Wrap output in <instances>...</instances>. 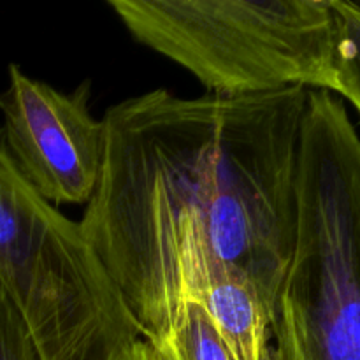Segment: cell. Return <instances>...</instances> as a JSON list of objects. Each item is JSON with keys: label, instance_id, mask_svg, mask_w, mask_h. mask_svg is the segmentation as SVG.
Here are the masks:
<instances>
[{"label": "cell", "instance_id": "obj_4", "mask_svg": "<svg viewBox=\"0 0 360 360\" xmlns=\"http://www.w3.org/2000/svg\"><path fill=\"white\" fill-rule=\"evenodd\" d=\"M0 285L42 360H115L141 329L84 239L14 165L0 129Z\"/></svg>", "mask_w": 360, "mask_h": 360}, {"label": "cell", "instance_id": "obj_5", "mask_svg": "<svg viewBox=\"0 0 360 360\" xmlns=\"http://www.w3.org/2000/svg\"><path fill=\"white\" fill-rule=\"evenodd\" d=\"M91 86L65 94L11 63L0 94L4 143L28 185L53 206L88 204L104 167V122L90 112Z\"/></svg>", "mask_w": 360, "mask_h": 360}, {"label": "cell", "instance_id": "obj_7", "mask_svg": "<svg viewBox=\"0 0 360 360\" xmlns=\"http://www.w3.org/2000/svg\"><path fill=\"white\" fill-rule=\"evenodd\" d=\"M153 345L165 360H236L202 306L193 301L179 304L167 330Z\"/></svg>", "mask_w": 360, "mask_h": 360}, {"label": "cell", "instance_id": "obj_6", "mask_svg": "<svg viewBox=\"0 0 360 360\" xmlns=\"http://www.w3.org/2000/svg\"><path fill=\"white\" fill-rule=\"evenodd\" d=\"M185 301L202 306L236 360H271L273 319L245 274L218 264L202 267L183 287Z\"/></svg>", "mask_w": 360, "mask_h": 360}, {"label": "cell", "instance_id": "obj_2", "mask_svg": "<svg viewBox=\"0 0 360 360\" xmlns=\"http://www.w3.org/2000/svg\"><path fill=\"white\" fill-rule=\"evenodd\" d=\"M271 360H360V134L347 104L309 91L297 220Z\"/></svg>", "mask_w": 360, "mask_h": 360}, {"label": "cell", "instance_id": "obj_1", "mask_svg": "<svg viewBox=\"0 0 360 360\" xmlns=\"http://www.w3.org/2000/svg\"><path fill=\"white\" fill-rule=\"evenodd\" d=\"M309 91L157 88L105 111L104 167L79 227L144 340L167 330L188 278L213 264L245 274L274 320Z\"/></svg>", "mask_w": 360, "mask_h": 360}, {"label": "cell", "instance_id": "obj_8", "mask_svg": "<svg viewBox=\"0 0 360 360\" xmlns=\"http://www.w3.org/2000/svg\"><path fill=\"white\" fill-rule=\"evenodd\" d=\"M336 23L334 69L338 97L348 101L360 116V4L330 0Z\"/></svg>", "mask_w": 360, "mask_h": 360}, {"label": "cell", "instance_id": "obj_10", "mask_svg": "<svg viewBox=\"0 0 360 360\" xmlns=\"http://www.w3.org/2000/svg\"><path fill=\"white\" fill-rule=\"evenodd\" d=\"M115 360H165V357L153 343L141 338L123 348Z\"/></svg>", "mask_w": 360, "mask_h": 360}, {"label": "cell", "instance_id": "obj_3", "mask_svg": "<svg viewBox=\"0 0 360 360\" xmlns=\"http://www.w3.org/2000/svg\"><path fill=\"white\" fill-rule=\"evenodd\" d=\"M134 39L210 94L336 91L330 0H109Z\"/></svg>", "mask_w": 360, "mask_h": 360}, {"label": "cell", "instance_id": "obj_9", "mask_svg": "<svg viewBox=\"0 0 360 360\" xmlns=\"http://www.w3.org/2000/svg\"><path fill=\"white\" fill-rule=\"evenodd\" d=\"M0 360H42L27 322L0 285Z\"/></svg>", "mask_w": 360, "mask_h": 360}]
</instances>
